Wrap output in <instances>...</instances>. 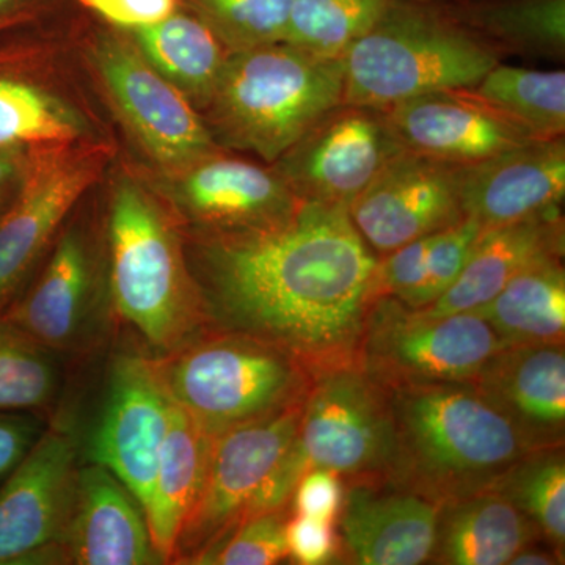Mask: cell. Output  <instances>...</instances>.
Masks as SVG:
<instances>
[{
    "label": "cell",
    "instance_id": "cell-35",
    "mask_svg": "<svg viewBox=\"0 0 565 565\" xmlns=\"http://www.w3.org/2000/svg\"><path fill=\"white\" fill-rule=\"evenodd\" d=\"M288 509H280L248 516L204 550L192 564L274 565L288 559Z\"/></svg>",
    "mask_w": 565,
    "mask_h": 565
},
{
    "label": "cell",
    "instance_id": "cell-34",
    "mask_svg": "<svg viewBox=\"0 0 565 565\" xmlns=\"http://www.w3.org/2000/svg\"><path fill=\"white\" fill-rule=\"evenodd\" d=\"M486 31L523 54L563 61L565 0H515L479 14Z\"/></svg>",
    "mask_w": 565,
    "mask_h": 565
},
{
    "label": "cell",
    "instance_id": "cell-28",
    "mask_svg": "<svg viewBox=\"0 0 565 565\" xmlns=\"http://www.w3.org/2000/svg\"><path fill=\"white\" fill-rule=\"evenodd\" d=\"M479 102L500 111L533 139L565 131V73L494 65L476 85Z\"/></svg>",
    "mask_w": 565,
    "mask_h": 565
},
{
    "label": "cell",
    "instance_id": "cell-39",
    "mask_svg": "<svg viewBox=\"0 0 565 565\" xmlns=\"http://www.w3.org/2000/svg\"><path fill=\"white\" fill-rule=\"evenodd\" d=\"M344 479L334 471L311 468L299 479L291 494L294 514L337 522L344 500Z\"/></svg>",
    "mask_w": 565,
    "mask_h": 565
},
{
    "label": "cell",
    "instance_id": "cell-8",
    "mask_svg": "<svg viewBox=\"0 0 565 565\" xmlns=\"http://www.w3.org/2000/svg\"><path fill=\"white\" fill-rule=\"evenodd\" d=\"M505 345L475 311L430 316L382 296L367 311L359 363L385 386L470 382Z\"/></svg>",
    "mask_w": 565,
    "mask_h": 565
},
{
    "label": "cell",
    "instance_id": "cell-36",
    "mask_svg": "<svg viewBox=\"0 0 565 565\" xmlns=\"http://www.w3.org/2000/svg\"><path fill=\"white\" fill-rule=\"evenodd\" d=\"M481 232V223L476 222L475 218L463 217L455 225L430 234L427 241V285L423 308L429 307L455 285L463 267L467 266Z\"/></svg>",
    "mask_w": 565,
    "mask_h": 565
},
{
    "label": "cell",
    "instance_id": "cell-14",
    "mask_svg": "<svg viewBox=\"0 0 565 565\" xmlns=\"http://www.w3.org/2000/svg\"><path fill=\"white\" fill-rule=\"evenodd\" d=\"M459 169L401 152L349 206L353 226L374 253L385 255L455 225L465 217Z\"/></svg>",
    "mask_w": 565,
    "mask_h": 565
},
{
    "label": "cell",
    "instance_id": "cell-41",
    "mask_svg": "<svg viewBox=\"0 0 565 565\" xmlns=\"http://www.w3.org/2000/svg\"><path fill=\"white\" fill-rule=\"evenodd\" d=\"M85 9L99 14L110 24L140 29L166 20L173 13L174 0H79Z\"/></svg>",
    "mask_w": 565,
    "mask_h": 565
},
{
    "label": "cell",
    "instance_id": "cell-22",
    "mask_svg": "<svg viewBox=\"0 0 565 565\" xmlns=\"http://www.w3.org/2000/svg\"><path fill=\"white\" fill-rule=\"evenodd\" d=\"M471 382L539 449L564 445V344L505 345Z\"/></svg>",
    "mask_w": 565,
    "mask_h": 565
},
{
    "label": "cell",
    "instance_id": "cell-31",
    "mask_svg": "<svg viewBox=\"0 0 565 565\" xmlns=\"http://www.w3.org/2000/svg\"><path fill=\"white\" fill-rule=\"evenodd\" d=\"M84 134L79 115L28 82L0 77V150L65 145Z\"/></svg>",
    "mask_w": 565,
    "mask_h": 565
},
{
    "label": "cell",
    "instance_id": "cell-18",
    "mask_svg": "<svg viewBox=\"0 0 565 565\" xmlns=\"http://www.w3.org/2000/svg\"><path fill=\"white\" fill-rule=\"evenodd\" d=\"M459 195L465 217L482 228L525 221L561 210L565 196V143L533 139L484 161L460 166Z\"/></svg>",
    "mask_w": 565,
    "mask_h": 565
},
{
    "label": "cell",
    "instance_id": "cell-25",
    "mask_svg": "<svg viewBox=\"0 0 565 565\" xmlns=\"http://www.w3.org/2000/svg\"><path fill=\"white\" fill-rule=\"evenodd\" d=\"M212 440V435L173 404L172 422L145 509L152 545L163 564L173 559L182 527L202 493Z\"/></svg>",
    "mask_w": 565,
    "mask_h": 565
},
{
    "label": "cell",
    "instance_id": "cell-42",
    "mask_svg": "<svg viewBox=\"0 0 565 565\" xmlns=\"http://www.w3.org/2000/svg\"><path fill=\"white\" fill-rule=\"evenodd\" d=\"M31 167L24 148L0 150V203L7 202L11 193L20 192Z\"/></svg>",
    "mask_w": 565,
    "mask_h": 565
},
{
    "label": "cell",
    "instance_id": "cell-10",
    "mask_svg": "<svg viewBox=\"0 0 565 565\" xmlns=\"http://www.w3.org/2000/svg\"><path fill=\"white\" fill-rule=\"evenodd\" d=\"M385 110L343 103L311 126L275 163L302 202L345 207L404 152Z\"/></svg>",
    "mask_w": 565,
    "mask_h": 565
},
{
    "label": "cell",
    "instance_id": "cell-12",
    "mask_svg": "<svg viewBox=\"0 0 565 565\" xmlns=\"http://www.w3.org/2000/svg\"><path fill=\"white\" fill-rule=\"evenodd\" d=\"M79 434L66 422L46 426L0 486V565L58 563V544L76 489Z\"/></svg>",
    "mask_w": 565,
    "mask_h": 565
},
{
    "label": "cell",
    "instance_id": "cell-5",
    "mask_svg": "<svg viewBox=\"0 0 565 565\" xmlns=\"http://www.w3.org/2000/svg\"><path fill=\"white\" fill-rule=\"evenodd\" d=\"M393 451V414L386 386L359 362L316 373L296 437L248 516L288 508L294 487L311 468L334 471L344 482L388 478Z\"/></svg>",
    "mask_w": 565,
    "mask_h": 565
},
{
    "label": "cell",
    "instance_id": "cell-2",
    "mask_svg": "<svg viewBox=\"0 0 565 565\" xmlns=\"http://www.w3.org/2000/svg\"><path fill=\"white\" fill-rule=\"evenodd\" d=\"M386 390L394 426L388 479L437 503L493 489L539 451L471 381Z\"/></svg>",
    "mask_w": 565,
    "mask_h": 565
},
{
    "label": "cell",
    "instance_id": "cell-44",
    "mask_svg": "<svg viewBox=\"0 0 565 565\" xmlns=\"http://www.w3.org/2000/svg\"><path fill=\"white\" fill-rule=\"evenodd\" d=\"M17 2L18 0H0V17H2L3 13H7V11H9Z\"/></svg>",
    "mask_w": 565,
    "mask_h": 565
},
{
    "label": "cell",
    "instance_id": "cell-16",
    "mask_svg": "<svg viewBox=\"0 0 565 565\" xmlns=\"http://www.w3.org/2000/svg\"><path fill=\"white\" fill-rule=\"evenodd\" d=\"M344 484L337 519L340 556L359 565L430 563L440 503L388 478Z\"/></svg>",
    "mask_w": 565,
    "mask_h": 565
},
{
    "label": "cell",
    "instance_id": "cell-24",
    "mask_svg": "<svg viewBox=\"0 0 565 565\" xmlns=\"http://www.w3.org/2000/svg\"><path fill=\"white\" fill-rule=\"evenodd\" d=\"M541 539L534 523L497 490L441 504L430 563L504 565Z\"/></svg>",
    "mask_w": 565,
    "mask_h": 565
},
{
    "label": "cell",
    "instance_id": "cell-3",
    "mask_svg": "<svg viewBox=\"0 0 565 565\" xmlns=\"http://www.w3.org/2000/svg\"><path fill=\"white\" fill-rule=\"evenodd\" d=\"M343 96V58L281 41L230 52L207 109L222 143L274 163Z\"/></svg>",
    "mask_w": 565,
    "mask_h": 565
},
{
    "label": "cell",
    "instance_id": "cell-38",
    "mask_svg": "<svg viewBox=\"0 0 565 565\" xmlns=\"http://www.w3.org/2000/svg\"><path fill=\"white\" fill-rule=\"evenodd\" d=\"M288 559L300 565L332 564L340 557L333 523L289 512L286 520Z\"/></svg>",
    "mask_w": 565,
    "mask_h": 565
},
{
    "label": "cell",
    "instance_id": "cell-17",
    "mask_svg": "<svg viewBox=\"0 0 565 565\" xmlns=\"http://www.w3.org/2000/svg\"><path fill=\"white\" fill-rule=\"evenodd\" d=\"M169 195L203 233L266 228L286 221L300 203L274 169L217 154L182 169Z\"/></svg>",
    "mask_w": 565,
    "mask_h": 565
},
{
    "label": "cell",
    "instance_id": "cell-9",
    "mask_svg": "<svg viewBox=\"0 0 565 565\" xmlns=\"http://www.w3.org/2000/svg\"><path fill=\"white\" fill-rule=\"evenodd\" d=\"M303 403L214 437L202 493L174 550L177 563L192 564L250 515L256 498L296 437Z\"/></svg>",
    "mask_w": 565,
    "mask_h": 565
},
{
    "label": "cell",
    "instance_id": "cell-43",
    "mask_svg": "<svg viewBox=\"0 0 565 565\" xmlns=\"http://www.w3.org/2000/svg\"><path fill=\"white\" fill-rule=\"evenodd\" d=\"M564 553L550 546L548 550L535 548L533 544L520 550L511 559V565H555L564 563Z\"/></svg>",
    "mask_w": 565,
    "mask_h": 565
},
{
    "label": "cell",
    "instance_id": "cell-4",
    "mask_svg": "<svg viewBox=\"0 0 565 565\" xmlns=\"http://www.w3.org/2000/svg\"><path fill=\"white\" fill-rule=\"evenodd\" d=\"M109 285L118 316L152 351L180 348L207 326L196 282L172 223L132 180L111 193Z\"/></svg>",
    "mask_w": 565,
    "mask_h": 565
},
{
    "label": "cell",
    "instance_id": "cell-21",
    "mask_svg": "<svg viewBox=\"0 0 565 565\" xmlns=\"http://www.w3.org/2000/svg\"><path fill=\"white\" fill-rule=\"evenodd\" d=\"M405 151L470 166L533 140L500 111L465 93L435 92L385 110Z\"/></svg>",
    "mask_w": 565,
    "mask_h": 565
},
{
    "label": "cell",
    "instance_id": "cell-27",
    "mask_svg": "<svg viewBox=\"0 0 565 565\" xmlns=\"http://www.w3.org/2000/svg\"><path fill=\"white\" fill-rule=\"evenodd\" d=\"M134 46L189 99L207 107L225 65V46L200 18L170 14L134 29Z\"/></svg>",
    "mask_w": 565,
    "mask_h": 565
},
{
    "label": "cell",
    "instance_id": "cell-30",
    "mask_svg": "<svg viewBox=\"0 0 565 565\" xmlns=\"http://www.w3.org/2000/svg\"><path fill=\"white\" fill-rule=\"evenodd\" d=\"M396 0H294L285 43L321 57H343Z\"/></svg>",
    "mask_w": 565,
    "mask_h": 565
},
{
    "label": "cell",
    "instance_id": "cell-13",
    "mask_svg": "<svg viewBox=\"0 0 565 565\" xmlns=\"http://www.w3.org/2000/svg\"><path fill=\"white\" fill-rule=\"evenodd\" d=\"M93 57L115 106L154 161L178 172L215 154L214 137L192 103L134 44L106 36Z\"/></svg>",
    "mask_w": 565,
    "mask_h": 565
},
{
    "label": "cell",
    "instance_id": "cell-23",
    "mask_svg": "<svg viewBox=\"0 0 565 565\" xmlns=\"http://www.w3.org/2000/svg\"><path fill=\"white\" fill-rule=\"evenodd\" d=\"M564 250L561 210L482 228L455 285L422 311L430 316L473 311L493 299L516 274L535 263L563 258Z\"/></svg>",
    "mask_w": 565,
    "mask_h": 565
},
{
    "label": "cell",
    "instance_id": "cell-7",
    "mask_svg": "<svg viewBox=\"0 0 565 565\" xmlns=\"http://www.w3.org/2000/svg\"><path fill=\"white\" fill-rule=\"evenodd\" d=\"M341 58L343 103L379 110L427 93L468 90L498 65L493 51L473 36L399 2Z\"/></svg>",
    "mask_w": 565,
    "mask_h": 565
},
{
    "label": "cell",
    "instance_id": "cell-33",
    "mask_svg": "<svg viewBox=\"0 0 565 565\" xmlns=\"http://www.w3.org/2000/svg\"><path fill=\"white\" fill-rule=\"evenodd\" d=\"M292 3L294 0H196V10L230 54L285 41Z\"/></svg>",
    "mask_w": 565,
    "mask_h": 565
},
{
    "label": "cell",
    "instance_id": "cell-6",
    "mask_svg": "<svg viewBox=\"0 0 565 565\" xmlns=\"http://www.w3.org/2000/svg\"><path fill=\"white\" fill-rule=\"evenodd\" d=\"M156 364L173 404L212 437L302 403L313 381L285 349L217 329L203 330Z\"/></svg>",
    "mask_w": 565,
    "mask_h": 565
},
{
    "label": "cell",
    "instance_id": "cell-11",
    "mask_svg": "<svg viewBox=\"0 0 565 565\" xmlns=\"http://www.w3.org/2000/svg\"><path fill=\"white\" fill-rule=\"evenodd\" d=\"M173 401L156 360L118 355L110 367L106 397L85 445L88 462L102 465L147 509Z\"/></svg>",
    "mask_w": 565,
    "mask_h": 565
},
{
    "label": "cell",
    "instance_id": "cell-19",
    "mask_svg": "<svg viewBox=\"0 0 565 565\" xmlns=\"http://www.w3.org/2000/svg\"><path fill=\"white\" fill-rule=\"evenodd\" d=\"M50 351H79L99 321L98 282L90 244L70 228L31 289L2 313Z\"/></svg>",
    "mask_w": 565,
    "mask_h": 565
},
{
    "label": "cell",
    "instance_id": "cell-20",
    "mask_svg": "<svg viewBox=\"0 0 565 565\" xmlns=\"http://www.w3.org/2000/svg\"><path fill=\"white\" fill-rule=\"evenodd\" d=\"M58 555L76 565L163 564L139 501L117 476L90 462L77 470Z\"/></svg>",
    "mask_w": 565,
    "mask_h": 565
},
{
    "label": "cell",
    "instance_id": "cell-15",
    "mask_svg": "<svg viewBox=\"0 0 565 565\" xmlns=\"http://www.w3.org/2000/svg\"><path fill=\"white\" fill-rule=\"evenodd\" d=\"M103 147H82L32 163L13 203L0 214V315L17 300L66 215L106 166Z\"/></svg>",
    "mask_w": 565,
    "mask_h": 565
},
{
    "label": "cell",
    "instance_id": "cell-1",
    "mask_svg": "<svg viewBox=\"0 0 565 565\" xmlns=\"http://www.w3.org/2000/svg\"><path fill=\"white\" fill-rule=\"evenodd\" d=\"M377 264L345 207L300 200L266 228L203 233L192 277L212 329L278 345L316 374L359 362Z\"/></svg>",
    "mask_w": 565,
    "mask_h": 565
},
{
    "label": "cell",
    "instance_id": "cell-26",
    "mask_svg": "<svg viewBox=\"0 0 565 565\" xmlns=\"http://www.w3.org/2000/svg\"><path fill=\"white\" fill-rule=\"evenodd\" d=\"M563 258L526 267L475 313L505 344H564L565 270Z\"/></svg>",
    "mask_w": 565,
    "mask_h": 565
},
{
    "label": "cell",
    "instance_id": "cell-40",
    "mask_svg": "<svg viewBox=\"0 0 565 565\" xmlns=\"http://www.w3.org/2000/svg\"><path fill=\"white\" fill-rule=\"evenodd\" d=\"M44 429L33 412H0V482L17 470Z\"/></svg>",
    "mask_w": 565,
    "mask_h": 565
},
{
    "label": "cell",
    "instance_id": "cell-32",
    "mask_svg": "<svg viewBox=\"0 0 565 565\" xmlns=\"http://www.w3.org/2000/svg\"><path fill=\"white\" fill-rule=\"evenodd\" d=\"M61 385L55 353L0 315V412H35Z\"/></svg>",
    "mask_w": 565,
    "mask_h": 565
},
{
    "label": "cell",
    "instance_id": "cell-37",
    "mask_svg": "<svg viewBox=\"0 0 565 565\" xmlns=\"http://www.w3.org/2000/svg\"><path fill=\"white\" fill-rule=\"evenodd\" d=\"M429 236L412 241L403 247L385 253L375 270V299L382 296L396 297L407 307L423 308L427 285L426 252Z\"/></svg>",
    "mask_w": 565,
    "mask_h": 565
},
{
    "label": "cell",
    "instance_id": "cell-29",
    "mask_svg": "<svg viewBox=\"0 0 565 565\" xmlns=\"http://www.w3.org/2000/svg\"><path fill=\"white\" fill-rule=\"evenodd\" d=\"M493 490L508 498L557 552L565 545V460L563 446L523 457Z\"/></svg>",
    "mask_w": 565,
    "mask_h": 565
}]
</instances>
